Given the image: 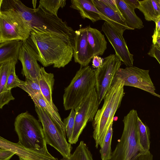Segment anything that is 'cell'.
<instances>
[{"label": "cell", "mask_w": 160, "mask_h": 160, "mask_svg": "<svg viewBox=\"0 0 160 160\" xmlns=\"http://www.w3.org/2000/svg\"><path fill=\"white\" fill-rule=\"evenodd\" d=\"M35 105L44 109L50 115L58 125L65 131L64 124L58 111L54 109L46 101L42 93L31 97Z\"/></svg>", "instance_id": "603a6c76"}, {"label": "cell", "mask_w": 160, "mask_h": 160, "mask_svg": "<svg viewBox=\"0 0 160 160\" xmlns=\"http://www.w3.org/2000/svg\"><path fill=\"white\" fill-rule=\"evenodd\" d=\"M88 40L91 47L93 56H102L107 48L104 35L98 29L88 26Z\"/></svg>", "instance_id": "d6986e66"}, {"label": "cell", "mask_w": 160, "mask_h": 160, "mask_svg": "<svg viewBox=\"0 0 160 160\" xmlns=\"http://www.w3.org/2000/svg\"><path fill=\"white\" fill-rule=\"evenodd\" d=\"M118 8L124 18L127 25L132 29H140L144 26L141 20L123 0H116Z\"/></svg>", "instance_id": "44dd1931"}, {"label": "cell", "mask_w": 160, "mask_h": 160, "mask_svg": "<svg viewBox=\"0 0 160 160\" xmlns=\"http://www.w3.org/2000/svg\"><path fill=\"white\" fill-rule=\"evenodd\" d=\"M23 41L17 40L0 43V63L12 60L18 59L20 49Z\"/></svg>", "instance_id": "ffe728a7"}, {"label": "cell", "mask_w": 160, "mask_h": 160, "mask_svg": "<svg viewBox=\"0 0 160 160\" xmlns=\"http://www.w3.org/2000/svg\"><path fill=\"white\" fill-rule=\"evenodd\" d=\"M149 72V70L141 69L136 67L120 68L113 79L122 80L124 86L137 88L160 98V96L155 92V88Z\"/></svg>", "instance_id": "30bf717a"}, {"label": "cell", "mask_w": 160, "mask_h": 160, "mask_svg": "<svg viewBox=\"0 0 160 160\" xmlns=\"http://www.w3.org/2000/svg\"><path fill=\"white\" fill-rule=\"evenodd\" d=\"M19 160H23L22 159H21L20 158H19Z\"/></svg>", "instance_id": "60d3db41"}, {"label": "cell", "mask_w": 160, "mask_h": 160, "mask_svg": "<svg viewBox=\"0 0 160 160\" xmlns=\"http://www.w3.org/2000/svg\"><path fill=\"white\" fill-rule=\"evenodd\" d=\"M104 58L98 56H94L92 58V66L93 68L97 69L100 68L102 64Z\"/></svg>", "instance_id": "8d00e7d4"}, {"label": "cell", "mask_w": 160, "mask_h": 160, "mask_svg": "<svg viewBox=\"0 0 160 160\" xmlns=\"http://www.w3.org/2000/svg\"><path fill=\"white\" fill-rule=\"evenodd\" d=\"M94 70L89 66L80 68L64 89L63 105L65 110L75 109L95 87Z\"/></svg>", "instance_id": "277c9868"}, {"label": "cell", "mask_w": 160, "mask_h": 160, "mask_svg": "<svg viewBox=\"0 0 160 160\" xmlns=\"http://www.w3.org/2000/svg\"><path fill=\"white\" fill-rule=\"evenodd\" d=\"M92 1L96 8L105 16L111 20L129 28V30H133L128 26L122 14L107 6L101 0Z\"/></svg>", "instance_id": "cb8c5ba5"}, {"label": "cell", "mask_w": 160, "mask_h": 160, "mask_svg": "<svg viewBox=\"0 0 160 160\" xmlns=\"http://www.w3.org/2000/svg\"><path fill=\"white\" fill-rule=\"evenodd\" d=\"M0 8V43L13 40H27L32 25L16 10L3 7Z\"/></svg>", "instance_id": "8992f818"}, {"label": "cell", "mask_w": 160, "mask_h": 160, "mask_svg": "<svg viewBox=\"0 0 160 160\" xmlns=\"http://www.w3.org/2000/svg\"><path fill=\"white\" fill-rule=\"evenodd\" d=\"M18 59L22 66L21 74L26 79H39L41 67L37 62L36 52L27 40L24 41L21 47Z\"/></svg>", "instance_id": "5bb4252c"}, {"label": "cell", "mask_w": 160, "mask_h": 160, "mask_svg": "<svg viewBox=\"0 0 160 160\" xmlns=\"http://www.w3.org/2000/svg\"><path fill=\"white\" fill-rule=\"evenodd\" d=\"M66 0H40L39 6L49 13L58 16V9L66 4Z\"/></svg>", "instance_id": "83f0119b"}, {"label": "cell", "mask_w": 160, "mask_h": 160, "mask_svg": "<svg viewBox=\"0 0 160 160\" xmlns=\"http://www.w3.org/2000/svg\"><path fill=\"white\" fill-rule=\"evenodd\" d=\"M155 23L156 27L152 37L160 36V17L156 20Z\"/></svg>", "instance_id": "74e56055"}, {"label": "cell", "mask_w": 160, "mask_h": 160, "mask_svg": "<svg viewBox=\"0 0 160 160\" xmlns=\"http://www.w3.org/2000/svg\"><path fill=\"white\" fill-rule=\"evenodd\" d=\"M0 7L10 8L18 12L32 26L37 19L35 9L29 8L19 0H0Z\"/></svg>", "instance_id": "ac0fdd59"}, {"label": "cell", "mask_w": 160, "mask_h": 160, "mask_svg": "<svg viewBox=\"0 0 160 160\" xmlns=\"http://www.w3.org/2000/svg\"><path fill=\"white\" fill-rule=\"evenodd\" d=\"M104 59L102 65L94 70L95 88L99 104L109 90L114 77L122 63L115 54H111Z\"/></svg>", "instance_id": "9c48e42d"}, {"label": "cell", "mask_w": 160, "mask_h": 160, "mask_svg": "<svg viewBox=\"0 0 160 160\" xmlns=\"http://www.w3.org/2000/svg\"><path fill=\"white\" fill-rule=\"evenodd\" d=\"M37 14L42 23L32 27L28 43L44 67L53 65L54 68L64 67L73 56L75 31L66 21L42 8L38 9Z\"/></svg>", "instance_id": "6da1fadb"}, {"label": "cell", "mask_w": 160, "mask_h": 160, "mask_svg": "<svg viewBox=\"0 0 160 160\" xmlns=\"http://www.w3.org/2000/svg\"><path fill=\"white\" fill-rule=\"evenodd\" d=\"M138 113L133 109L123 120V132L114 150L110 160H131L138 153L145 151L139 141Z\"/></svg>", "instance_id": "3957f363"}, {"label": "cell", "mask_w": 160, "mask_h": 160, "mask_svg": "<svg viewBox=\"0 0 160 160\" xmlns=\"http://www.w3.org/2000/svg\"><path fill=\"white\" fill-rule=\"evenodd\" d=\"M130 9L134 11L135 8L139 9L140 3V1L138 0H123Z\"/></svg>", "instance_id": "d590c367"}, {"label": "cell", "mask_w": 160, "mask_h": 160, "mask_svg": "<svg viewBox=\"0 0 160 160\" xmlns=\"http://www.w3.org/2000/svg\"><path fill=\"white\" fill-rule=\"evenodd\" d=\"M102 30L114 49L115 54L121 62L128 67H132L133 55L130 53L123 35L106 22L102 25Z\"/></svg>", "instance_id": "4fadbf2b"}, {"label": "cell", "mask_w": 160, "mask_h": 160, "mask_svg": "<svg viewBox=\"0 0 160 160\" xmlns=\"http://www.w3.org/2000/svg\"><path fill=\"white\" fill-rule=\"evenodd\" d=\"M39 81L41 92L43 98L54 109L58 111L52 100V91L55 82L53 74L47 72L44 67H41Z\"/></svg>", "instance_id": "e0dca14e"}, {"label": "cell", "mask_w": 160, "mask_h": 160, "mask_svg": "<svg viewBox=\"0 0 160 160\" xmlns=\"http://www.w3.org/2000/svg\"><path fill=\"white\" fill-rule=\"evenodd\" d=\"M140 2L138 9L143 13L145 19L155 22L160 17V0H145Z\"/></svg>", "instance_id": "7402d4cb"}, {"label": "cell", "mask_w": 160, "mask_h": 160, "mask_svg": "<svg viewBox=\"0 0 160 160\" xmlns=\"http://www.w3.org/2000/svg\"><path fill=\"white\" fill-rule=\"evenodd\" d=\"M152 44L160 48V36L152 37Z\"/></svg>", "instance_id": "f35d334b"}, {"label": "cell", "mask_w": 160, "mask_h": 160, "mask_svg": "<svg viewBox=\"0 0 160 160\" xmlns=\"http://www.w3.org/2000/svg\"><path fill=\"white\" fill-rule=\"evenodd\" d=\"M148 54L155 58L160 64V48L152 44Z\"/></svg>", "instance_id": "d6a6232c"}, {"label": "cell", "mask_w": 160, "mask_h": 160, "mask_svg": "<svg viewBox=\"0 0 160 160\" xmlns=\"http://www.w3.org/2000/svg\"><path fill=\"white\" fill-rule=\"evenodd\" d=\"M18 87L26 92L30 97L42 93L39 79L32 80L26 79L25 81H22Z\"/></svg>", "instance_id": "f1b7e54d"}, {"label": "cell", "mask_w": 160, "mask_h": 160, "mask_svg": "<svg viewBox=\"0 0 160 160\" xmlns=\"http://www.w3.org/2000/svg\"><path fill=\"white\" fill-rule=\"evenodd\" d=\"M47 144L40 149L30 148L0 137V148L9 150L23 160H58L51 155L48 150Z\"/></svg>", "instance_id": "8fae6325"}, {"label": "cell", "mask_w": 160, "mask_h": 160, "mask_svg": "<svg viewBox=\"0 0 160 160\" xmlns=\"http://www.w3.org/2000/svg\"><path fill=\"white\" fill-rule=\"evenodd\" d=\"M124 87L122 80L113 79L111 87L103 99L102 108L98 110L92 121L93 137L96 148L99 146L101 148L103 147L106 134L124 95Z\"/></svg>", "instance_id": "7a4b0ae2"}, {"label": "cell", "mask_w": 160, "mask_h": 160, "mask_svg": "<svg viewBox=\"0 0 160 160\" xmlns=\"http://www.w3.org/2000/svg\"><path fill=\"white\" fill-rule=\"evenodd\" d=\"M18 62H15L12 65L7 80L6 88L8 90L18 87L22 82L16 75L15 72V66Z\"/></svg>", "instance_id": "4dcf8cb0"}, {"label": "cell", "mask_w": 160, "mask_h": 160, "mask_svg": "<svg viewBox=\"0 0 160 160\" xmlns=\"http://www.w3.org/2000/svg\"><path fill=\"white\" fill-rule=\"evenodd\" d=\"M101 1L110 8L121 14L118 8L116 0H101Z\"/></svg>", "instance_id": "e575fe53"}, {"label": "cell", "mask_w": 160, "mask_h": 160, "mask_svg": "<svg viewBox=\"0 0 160 160\" xmlns=\"http://www.w3.org/2000/svg\"><path fill=\"white\" fill-rule=\"evenodd\" d=\"M14 126L18 142L24 147L40 149L47 144L42 125L28 111L22 112L16 117Z\"/></svg>", "instance_id": "5b68a950"}, {"label": "cell", "mask_w": 160, "mask_h": 160, "mask_svg": "<svg viewBox=\"0 0 160 160\" xmlns=\"http://www.w3.org/2000/svg\"><path fill=\"white\" fill-rule=\"evenodd\" d=\"M113 123L110 125L105 136L102 148L99 152L102 160H110L112 152L111 149L112 140L113 134Z\"/></svg>", "instance_id": "484cf974"}, {"label": "cell", "mask_w": 160, "mask_h": 160, "mask_svg": "<svg viewBox=\"0 0 160 160\" xmlns=\"http://www.w3.org/2000/svg\"><path fill=\"white\" fill-rule=\"evenodd\" d=\"M60 160H93L88 147L83 141H81L69 158H63Z\"/></svg>", "instance_id": "d4e9b609"}, {"label": "cell", "mask_w": 160, "mask_h": 160, "mask_svg": "<svg viewBox=\"0 0 160 160\" xmlns=\"http://www.w3.org/2000/svg\"><path fill=\"white\" fill-rule=\"evenodd\" d=\"M88 26L80 28L75 31L73 57L76 63L80 68L88 66L94 57L92 49L88 40Z\"/></svg>", "instance_id": "9a60e30c"}, {"label": "cell", "mask_w": 160, "mask_h": 160, "mask_svg": "<svg viewBox=\"0 0 160 160\" xmlns=\"http://www.w3.org/2000/svg\"><path fill=\"white\" fill-rule=\"evenodd\" d=\"M138 130L140 142L145 151H149L150 131L148 126L145 124L138 117Z\"/></svg>", "instance_id": "4316f807"}, {"label": "cell", "mask_w": 160, "mask_h": 160, "mask_svg": "<svg viewBox=\"0 0 160 160\" xmlns=\"http://www.w3.org/2000/svg\"><path fill=\"white\" fill-rule=\"evenodd\" d=\"M14 155L9 150L0 148V160H9Z\"/></svg>", "instance_id": "836d02e7"}, {"label": "cell", "mask_w": 160, "mask_h": 160, "mask_svg": "<svg viewBox=\"0 0 160 160\" xmlns=\"http://www.w3.org/2000/svg\"><path fill=\"white\" fill-rule=\"evenodd\" d=\"M37 1L36 0H32V4L33 5V7L34 9H36V3H37Z\"/></svg>", "instance_id": "ab89813d"}, {"label": "cell", "mask_w": 160, "mask_h": 160, "mask_svg": "<svg viewBox=\"0 0 160 160\" xmlns=\"http://www.w3.org/2000/svg\"><path fill=\"white\" fill-rule=\"evenodd\" d=\"M71 8L77 10L82 18H87L93 23L103 20L122 34L127 28L109 19L102 13L95 6L92 0H72Z\"/></svg>", "instance_id": "7c38bea8"}, {"label": "cell", "mask_w": 160, "mask_h": 160, "mask_svg": "<svg viewBox=\"0 0 160 160\" xmlns=\"http://www.w3.org/2000/svg\"><path fill=\"white\" fill-rule=\"evenodd\" d=\"M76 112L74 109H72L66 118L64 119L63 122L64 129L68 142L70 143L72 137L75 121Z\"/></svg>", "instance_id": "f546056e"}, {"label": "cell", "mask_w": 160, "mask_h": 160, "mask_svg": "<svg viewBox=\"0 0 160 160\" xmlns=\"http://www.w3.org/2000/svg\"><path fill=\"white\" fill-rule=\"evenodd\" d=\"M96 88L74 109L75 124L71 144H76L87 123L92 121L99 106Z\"/></svg>", "instance_id": "ba28073f"}, {"label": "cell", "mask_w": 160, "mask_h": 160, "mask_svg": "<svg viewBox=\"0 0 160 160\" xmlns=\"http://www.w3.org/2000/svg\"><path fill=\"white\" fill-rule=\"evenodd\" d=\"M131 160H153V156L149 151L140 152Z\"/></svg>", "instance_id": "1f68e13d"}, {"label": "cell", "mask_w": 160, "mask_h": 160, "mask_svg": "<svg viewBox=\"0 0 160 160\" xmlns=\"http://www.w3.org/2000/svg\"><path fill=\"white\" fill-rule=\"evenodd\" d=\"M18 60H12L0 63V108L15 99L11 90L7 89L6 84L11 68L13 64Z\"/></svg>", "instance_id": "2e32d148"}, {"label": "cell", "mask_w": 160, "mask_h": 160, "mask_svg": "<svg viewBox=\"0 0 160 160\" xmlns=\"http://www.w3.org/2000/svg\"><path fill=\"white\" fill-rule=\"evenodd\" d=\"M35 110L39 121L41 123L47 144L58 151L63 158H68L71 155V144L68 142L65 131L62 130L48 113L41 108L35 105Z\"/></svg>", "instance_id": "52a82bcc"}]
</instances>
